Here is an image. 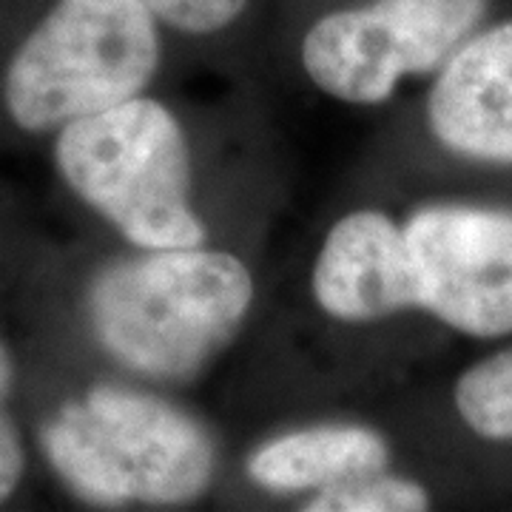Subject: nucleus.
Wrapping results in <instances>:
<instances>
[{"mask_svg":"<svg viewBox=\"0 0 512 512\" xmlns=\"http://www.w3.org/2000/svg\"><path fill=\"white\" fill-rule=\"evenodd\" d=\"M55 163L74 194L140 251L197 248L208 231L191 205V148L163 103L131 97L57 131Z\"/></svg>","mask_w":512,"mask_h":512,"instance_id":"nucleus-2","label":"nucleus"},{"mask_svg":"<svg viewBox=\"0 0 512 512\" xmlns=\"http://www.w3.org/2000/svg\"><path fill=\"white\" fill-rule=\"evenodd\" d=\"M251 302L245 262L202 245L117 259L94 276L86 299L103 350L157 382L200 373L237 336Z\"/></svg>","mask_w":512,"mask_h":512,"instance_id":"nucleus-1","label":"nucleus"},{"mask_svg":"<svg viewBox=\"0 0 512 512\" xmlns=\"http://www.w3.org/2000/svg\"><path fill=\"white\" fill-rule=\"evenodd\" d=\"M15 390V359L9 348L0 342V504L9 501L18 490L23 470H26V450L23 439L12 413H9V399Z\"/></svg>","mask_w":512,"mask_h":512,"instance_id":"nucleus-12","label":"nucleus"},{"mask_svg":"<svg viewBox=\"0 0 512 512\" xmlns=\"http://www.w3.org/2000/svg\"><path fill=\"white\" fill-rule=\"evenodd\" d=\"M495 9L498 0H370L316 20L302 63L330 97L382 106L404 80H433Z\"/></svg>","mask_w":512,"mask_h":512,"instance_id":"nucleus-4","label":"nucleus"},{"mask_svg":"<svg viewBox=\"0 0 512 512\" xmlns=\"http://www.w3.org/2000/svg\"><path fill=\"white\" fill-rule=\"evenodd\" d=\"M436 501L421 478L393 470H376L316 490L305 504L308 512H421Z\"/></svg>","mask_w":512,"mask_h":512,"instance_id":"nucleus-10","label":"nucleus"},{"mask_svg":"<svg viewBox=\"0 0 512 512\" xmlns=\"http://www.w3.org/2000/svg\"><path fill=\"white\" fill-rule=\"evenodd\" d=\"M148 12L185 35H211L231 26L245 12L248 0H140Z\"/></svg>","mask_w":512,"mask_h":512,"instance_id":"nucleus-11","label":"nucleus"},{"mask_svg":"<svg viewBox=\"0 0 512 512\" xmlns=\"http://www.w3.org/2000/svg\"><path fill=\"white\" fill-rule=\"evenodd\" d=\"M421 123L444 157L512 174V15H495L441 66Z\"/></svg>","mask_w":512,"mask_h":512,"instance_id":"nucleus-6","label":"nucleus"},{"mask_svg":"<svg viewBox=\"0 0 512 512\" xmlns=\"http://www.w3.org/2000/svg\"><path fill=\"white\" fill-rule=\"evenodd\" d=\"M390 444L362 424H319L256 447L248 476L274 493L322 490L345 478L390 470Z\"/></svg>","mask_w":512,"mask_h":512,"instance_id":"nucleus-8","label":"nucleus"},{"mask_svg":"<svg viewBox=\"0 0 512 512\" xmlns=\"http://www.w3.org/2000/svg\"><path fill=\"white\" fill-rule=\"evenodd\" d=\"M66 407L100 447L126 504H185L208 490L217 467L214 441L180 407L111 384Z\"/></svg>","mask_w":512,"mask_h":512,"instance_id":"nucleus-5","label":"nucleus"},{"mask_svg":"<svg viewBox=\"0 0 512 512\" xmlns=\"http://www.w3.org/2000/svg\"><path fill=\"white\" fill-rule=\"evenodd\" d=\"M157 63V18L140 0H55L9 60L3 103L23 131H60L143 94Z\"/></svg>","mask_w":512,"mask_h":512,"instance_id":"nucleus-3","label":"nucleus"},{"mask_svg":"<svg viewBox=\"0 0 512 512\" xmlns=\"http://www.w3.org/2000/svg\"><path fill=\"white\" fill-rule=\"evenodd\" d=\"M450 407L470 439L512 447V336L458 373Z\"/></svg>","mask_w":512,"mask_h":512,"instance_id":"nucleus-9","label":"nucleus"},{"mask_svg":"<svg viewBox=\"0 0 512 512\" xmlns=\"http://www.w3.org/2000/svg\"><path fill=\"white\" fill-rule=\"evenodd\" d=\"M313 296L339 322L421 313L402 220L379 208H359L336 222L313 265Z\"/></svg>","mask_w":512,"mask_h":512,"instance_id":"nucleus-7","label":"nucleus"}]
</instances>
